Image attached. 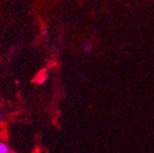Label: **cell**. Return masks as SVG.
Here are the masks:
<instances>
[{
    "label": "cell",
    "mask_w": 154,
    "mask_h": 153,
    "mask_svg": "<svg viewBox=\"0 0 154 153\" xmlns=\"http://www.w3.org/2000/svg\"><path fill=\"white\" fill-rule=\"evenodd\" d=\"M0 153H9V148L5 143L0 142Z\"/></svg>",
    "instance_id": "6da1fadb"
},
{
    "label": "cell",
    "mask_w": 154,
    "mask_h": 153,
    "mask_svg": "<svg viewBox=\"0 0 154 153\" xmlns=\"http://www.w3.org/2000/svg\"><path fill=\"white\" fill-rule=\"evenodd\" d=\"M92 45L90 43H85V45L83 46V50L85 51V52H91L92 51Z\"/></svg>",
    "instance_id": "7a4b0ae2"
},
{
    "label": "cell",
    "mask_w": 154,
    "mask_h": 153,
    "mask_svg": "<svg viewBox=\"0 0 154 153\" xmlns=\"http://www.w3.org/2000/svg\"><path fill=\"white\" fill-rule=\"evenodd\" d=\"M4 118V115L1 113V112H0V120H1V119H3Z\"/></svg>",
    "instance_id": "3957f363"
}]
</instances>
